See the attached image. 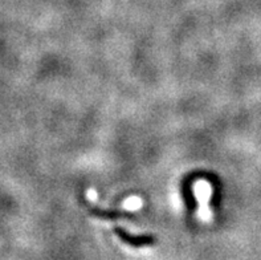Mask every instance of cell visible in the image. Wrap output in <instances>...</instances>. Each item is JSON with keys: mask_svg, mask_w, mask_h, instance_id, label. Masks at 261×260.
<instances>
[{"mask_svg": "<svg viewBox=\"0 0 261 260\" xmlns=\"http://www.w3.org/2000/svg\"><path fill=\"white\" fill-rule=\"evenodd\" d=\"M86 194H88V198H89V199H92V201H96L97 199V194H96V191L94 190H88V193H86Z\"/></svg>", "mask_w": 261, "mask_h": 260, "instance_id": "3", "label": "cell"}, {"mask_svg": "<svg viewBox=\"0 0 261 260\" xmlns=\"http://www.w3.org/2000/svg\"><path fill=\"white\" fill-rule=\"evenodd\" d=\"M194 193H195V197L199 202V218L203 222H210L212 219V212L208 206V202L212 195L211 183L205 179H199L194 183Z\"/></svg>", "mask_w": 261, "mask_h": 260, "instance_id": "1", "label": "cell"}, {"mask_svg": "<svg viewBox=\"0 0 261 260\" xmlns=\"http://www.w3.org/2000/svg\"><path fill=\"white\" fill-rule=\"evenodd\" d=\"M142 204L143 202L139 197H130L129 199H126L123 206H125V208H127V210H138V208H141Z\"/></svg>", "mask_w": 261, "mask_h": 260, "instance_id": "2", "label": "cell"}]
</instances>
